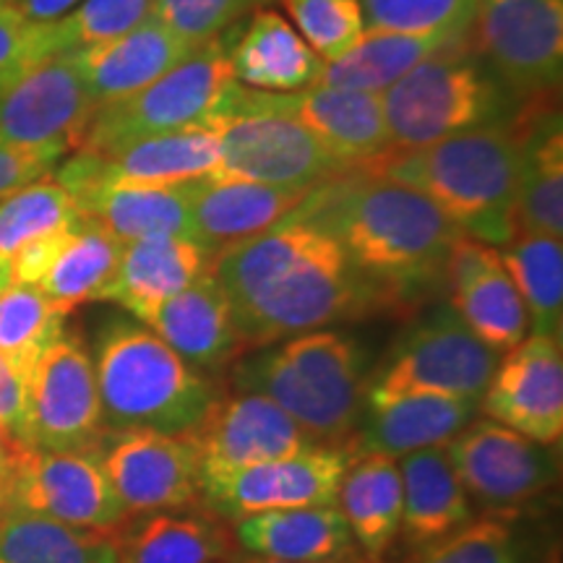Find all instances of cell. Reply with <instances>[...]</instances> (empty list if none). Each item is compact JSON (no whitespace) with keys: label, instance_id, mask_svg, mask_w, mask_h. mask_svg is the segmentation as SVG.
Returning a JSON list of instances; mask_svg holds the SVG:
<instances>
[{"label":"cell","instance_id":"obj_16","mask_svg":"<svg viewBox=\"0 0 563 563\" xmlns=\"http://www.w3.org/2000/svg\"><path fill=\"white\" fill-rule=\"evenodd\" d=\"M100 460L129 517L183 511L201 504V464L186 433L146 428L104 431Z\"/></svg>","mask_w":563,"mask_h":563},{"label":"cell","instance_id":"obj_13","mask_svg":"<svg viewBox=\"0 0 563 563\" xmlns=\"http://www.w3.org/2000/svg\"><path fill=\"white\" fill-rule=\"evenodd\" d=\"M217 112H277V115L292 118L352 170L389 152L382 95H373V91L313 84V87L277 95V91L249 89L235 81Z\"/></svg>","mask_w":563,"mask_h":563},{"label":"cell","instance_id":"obj_50","mask_svg":"<svg viewBox=\"0 0 563 563\" xmlns=\"http://www.w3.org/2000/svg\"><path fill=\"white\" fill-rule=\"evenodd\" d=\"M352 559H340V561H316V563H350ZM224 563H302V561H279V559H264V555H232L230 561Z\"/></svg>","mask_w":563,"mask_h":563},{"label":"cell","instance_id":"obj_43","mask_svg":"<svg viewBox=\"0 0 563 563\" xmlns=\"http://www.w3.org/2000/svg\"><path fill=\"white\" fill-rule=\"evenodd\" d=\"M154 0H81L68 16L51 24L55 53L81 51L121 37L152 16Z\"/></svg>","mask_w":563,"mask_h":563},{"label":"cell","instance_id":"obj_54","mask_svg":"<svg viewBox=\"0 0 563 563\" xmlns=\"http://www.w3.org/2000/svg\"><path fill=\"white\" fill-rule=\"evenodd\" d=\"M350 563H365V561H355V559H352V561H350Z\"/></svg>","mask_w":563,"mask_h":563},{"label":"cell","instance_id":"obj_39","mask_svg":"<svg viewBox=\"0 0 563 563\" xmlns=\"http://www.w3.org/2000/svg\"><path fill=\"white\" fill-rule=\"evenodd\" d=\"M538 538L517 517L485 514L412 553L410 563H538Z\"/></svg>","mask_w":563,"mask_h":563},{"label":"cell","instance_id":"obj_4","mask_svg":"<svg viewBox=\"0 0 563 563\" xmlns=\"http://www.w3.org/2000/svg\"><path fill=\"white\" fill-rule=\"evenodd\" d=\"M230 386L287 412L316 443L340 446L361 426L368 397L365 352L355 336L316 329L232 361Z\"/></svg>","mask_w":563,"mask_h":563},{"label":"cell","instance_id":"obj_40","mask_svg":"<svg viewBox=\"0 0 563 563\" xmlns=\"http://www.w3.org/2000/svg\"><path fill=\"white\" fill-rule=\"evenodd\" d=\"M63 316L40 287L9 282L0 287V355L30 376L32 365L58 336Z\"/></svg>","mask_w":563,"mask_h":563},{"label":"cell","instance_id":"obj_7","mask_svg":"<svg viewBox=\"0 0 563 563\" xmlns=\"http://www.w3.org/2000/svg\"><path fill=\"white\" fill-rule=\"evenodd\" d=\"M235 84L230 45L222 37L199 45L180 66L125 100L102 104L91 115L79 152H110L129 141L186 129H203Z\"/></svg>","mask_w":563,"mask_h":563},{"label":"cell","instance_id":"obj_35","mask_svg":"<svg viewBox=\"0 0 563 563\" xmlns=\"http://www.w3.org/2000/svg\"><path fill=\"white\" fill-rule=\"evenodd\" d=\"M467 37L452 34H399V32H365L355 51L340 60L323 63L319 84L336 89H355L382 95L407 70L431 58L433 53Z\"/></svg>","mask_w":563,"mask_h":563},{"label":"cell","instance_id":"obj_5","mask_svg":"<svg viewBox=\"0 0 563 563\" xmlns=\"http://www.w3.org/2000/svg\"><path fill=\"white\" fill-rule=\"evenodd\" d=\"M91 363L108 431L188 433L220 397L214 378L188 365L133 316L102 323Z\"/></svg>","mask_w":563,"mask_h":563},{"label":"cell","instance_id":"obj_46","mask_svg":"<svg viewBox=\"0 0 563 563\" xmlns=\"http://www.w3.org/2000/svg\"><path fill=\"white\" fill-rule=\"evenodd\" d=\"M63 159L58 150H40V146H13L0 141V196L26 183L51 175Z\"/></svg>","mask_w":563,"mask_h":563},{"label":"cell","instance_id":"obj_33","mask_svg":"<svg viewBox=\"0 0 563 563\" xmlns=\"http://www.w3.org/2000/svg\"><path fill=\"white\" fill-rule=\"evenodd\" d=\"M336 501L352 543L368 559H382L399 538L402 525V477L397 460L384 454L352 456Z\"/></svg>","mask_w":563,"mask_h":563},{"label":"cell","instance_id":"obj_53","mask_svg":"<svg viewBox=\"0 0 563 563\" xmlns=\"http://www.w3.org/2000/svg\"><path fill=\"white\" fill-rule=\"evenodd\" d=\"M548 563H559V559H551V561H548Z\"/></svg>","mask_w":563,"mask_h":563},{"label":"cell","instance_id":"obj_21","mask_svg":"<svg viewBox=\"0 0 563 563\" xmlns=\"http://www.w3.org/2000/svg\"><path fill=\"white\" fill-rule=\"evenodd\" d=\"M443 285L452 292L454 313L493 352L501 355L527 340L530 319L498 249L460 235L446 256Z\"/></svg>","mask_w":563,"mask_h":563},{"label":"cell","instance_id":"obj_34","mask_svg":"<svg viewBox=\"0 0 563 563\" xmlns=\"http://www.w3.org/2000/svg\"><path fill=\"white\" fill-rule=\"evenodd\" d=\"M125 245L79 211V220L63 241L51 269L40 279V290L63 316L84 302L104 300Z\"/></svg>","mask_w":563,"mask_h":563},{"label":"cell","instance_id":"obj_27","mask_svg":"<svg viewBox=\"0 0 563 563\" xmlns=\"http://www.w3.org/2000/svg\"><path fill=\"white\" fill-rule=\"evenodd\" d=\"M214 269V256L194 238H146L123 249L104 300L144 323L173 295Z\"/></svg>","mask_w":563,"mask_h":563},{"label":"cell","instance_id":"obj_14","mask_svg":"<svg viewBox=\"0 0 563 563\" xmlns=\"http://www.w3.org/2000/svg\"><path fill=\"white\" fill-rule=\"evenodd\" d=\"M352 462L347 443L319 446L232 473L201 477V506L220 519L251 517L262 511L336 506L340 485Z\"/></svg>","mask_w":563,"mask_h":563},{"label":"cell","instance_id":"obj_3","mask_svg":"<svg viewBox=\"0 0 563 563\" xmlns=\"http://www.w3.org/2000/svg\"><path fill=\"white\" fill-rule=\"evenodd\" d=\"M426 194L464 235L501 249L517 235L519 139L511 118L357 167Z\"/></svg>","mask_w":563,"mask_h":563},{"label":"cell","instance_id":"obj_48","mask_svg":"<svg viewBox=\"0 0 563 563\" xmlns=\"http://www.w3.org/2000/svg\"><path fill=\"white\" fill-rule=\"evenodd\" d=\"M26 443H21L16 435L5 428H0V514L9 511L11 490L13 483H16L21 460L26 454Z\"/></svg>","mask_w":563,"mask_h":563},{"label":"cell","instance_id":"obj_24","mask_svg":"<svg viewBox=\"0 0 563 563\" xmlns=\"http://www.w3.org/2000/svg\"><path fill=\"white\" fill-rule=\"evenodd\" d=\"M194 51L196 47L175 37L165 24L150 16L121 37L70 51V55L89 97L97 108H102L150 87L167 70L180 66Z\"/></svg>","mask_w":563,"mask_h":563},{"label":"cell","instance_id":"obj_11","mask_svg":"<svg viewBox=\"0 0 563 563\" xmlns=\"http://www.w3.org/2000/svg\"><path fill=\"white\" fill-rule=\"evenodd\" d=\"M203 129L220 139V167L211 173L220 178L316 188L352 173L313 133L277 112H217Z\"/></svg>","mask_w":563,"mask_h":563},{"label":"cell","instance_id":"obj_45","mask_svg":"<svg viewBox=\"0 0 563 563\" xmlns=\"http://www.w3.org/2000/svg\"><path fill=\"white\" fill-rule=\"evenodd\" d=\"M51 24H32L0 3V84H9L34 63L53 55Z\"/></svg>","mask_w":563,"mask_h":563},{"label":"cell","instance_id":"obj_37","mask_svg":"<svg viewBox=\"0 0 563 563\" xmlns=\"http://www.w3.org/2000/svg\"><path fill=\"white\" fill-rule=\"evenodd\" d=\"M501 262L525 302L532 334L561 340L563 327V243L561 238L519 232L501 245Z\"/></svg>","mask_w":563,"mask_h":563},{"label":"cell","instance_id":"obj_29","mask_svg":"<svg viewBox=\"0 0 563 563\" xmlns=\"http://www.w3.org/2000/svg\"><path fill=\"white\" fill-rule=\"evenodd\" d=\"M397 464L402 477L399 534L405 545L420 551L473 522V501L449 460L446 443L399 456Z\"/></svg>","mask_w":563,"mask_h":563},{"label":"cell","instance_id":"obj_32","mask_svg":"<svg viewBox=\"0 0 563 563\" xmlns=\"http://www.w3.org/2000/svg\"><path fill=\"white\" fill-rule=\"evenodd\" d=\"M230 68L243 87L282 95L319 84L323 60L282 13L256 9L241 40L230 45Z\"/></svg>","mask_w":563,"mask_h":563},{"label":"cell","instance_id":"obj_55","mask_svg":"<svg viewBox=\"0 0 563 563\" xmlns=\"http://www.w3.org/2000/svg\"><path fill=\"white\" fill-rule=\"evenodd\" d=\"M0 3H9V0H0Z\"/></svg>","mask_w":563,"mask_h":563},{"label":"cell","instance_id":"obj_9","mask_svg":"<svg viewBox=\"0 0 563 563\" xmlns=\"http://www.w3.org/2000/svg\"><path fill=\"white\" fill-rule=\"evenodd\" d=\"M470 501L498 517H519L553 490L561 475L559 452L501 422L473 420L446 443Z\"/></svg>","mask_w":563,"mask_h":563},{"label":"cell","instance_id":"obj_8","mask_svg":"<svg viewBox=\"0 0 563 563\" xmlns=\"http://www.w3.org/2000/svg\"><path fill=\"white\" fill-rule=\"evenodd\" d=\"M498 352L464 327L452 306L426 313L394 342L382 368L368 378L365 407H378L410 394L477 399L498 368Z\"/></svg>","mask_w":563,"mask_h":563},{"label":"cell","instance_id":"obj_44","mask_svg":"<svg viewBox=\"0 0 563 563\" xmlns=\"http://www.w3.org/2000/svg\"><path fill=\"white\" fill-rule=\"evenodd\" d=\"M256 0H154L152 16L191 47L222 37Z\"/></svg>","mask_w":563,"mask_h":563},{"label":"cell","instance_id":"obj_20","mask_svg":"<svg viewBox=\"0 0 563 563\" xmlns=\"http://www.w3.org/2000/svg\"><path fill=\"white\" fill-rule=\"evenodd\" d=\"M220 139L207 129H186L144 136L110 152H76L53 170L68 194L87 183H139V186H178L220 167Z\"/></svg>","mask_w":563,"mask_h":563},{"label":"cell","instance_id":"obj_1","mask_svg":"<svg viewBox=\"0 0 563 563\" xmlns=\"http://www.w3.org/2000/svg\"><path fill=\"white\" fill-rule=\"evenodd\" d=\"M241 350H258L384 308L332 235L285 220L214 258Z\"/></svg>","mask_w":563,"mask_h":563},{"label":"cell","instance_id":"obj_38","mask_svg":"<svg viewBox=\"0 0 563 563\" xmlns=\"http://www.w3.org/2000/svg\"><path fill=\"white\" fill-rule=\"evenodd\" d=\"M76 220V199L53 173L0 196V272L5 274V266L21 249L53 232L68 230Z\"/></svg>","mask_w":563,"mask_h":563},{"label":"cell","instance_id":"obj_36","mask_svg":"<svg viewBox=\"0 0 563 563\" xmlns=\"http://www.w3.org/2000/svg\"><path fill=\"white\" fill-rule=\"evenodd\" d=\"M115 530H84L37 514L3 511L0 563H115Z\"/></svg>","mask_w":563,"mask_h":563},{"label":"cell","instance_id":"obj_6","mask_svg":"<svg viewBox=\"0 0 563 563\" xmlns=\"http://www.w3.org/2000/svg\"><path fill=\"white\" fill-rule=\"evenodd\" d=\"M389 152H410L514 118V91L475 51L454 42L382 91Z\"/></svg>","mask_w":563,"mask_h":563},{"label":"cell","instance_id":"obj_23","mask_svg":"<svg viewBox=\"0 0 563 563\" xmlns=\"http://www.w3.org/2000/svg\"><path fill=\"white\" fill-rule=\"evenodd\" d=\"M551 97L553 91L530 97V104L511 118L519 139L517 235L563 238V125Z\"/></svg>","mask_w":563,"mask_h":563},{"label":"cell","instance_id":"obj_18","mask_svg":"<svg viewBox=\"0 0 563 563\" xmlns=\"http://www.w3.org/2000/svg\"><path fill=\"white\" fill-rule=\"evenodd\" d=\"M186 435L199 454L201 477L287 460L319 446L269 399L238 391L220 394Z\"/></svg>","mask_w":563,"mask_h":563},{"label":"cell","instance_id":"obj_52","mask_svg":"<svg viewBox=\"0 0 563 563\" xmlns=\"http://www.w3.org/2000/svg\"><path fill=\"white\" fill-rule=\"evenodd\" d=\"M3 285H9V279H5V274L0 272V287H3Z\"/></svg>","mask_w":563,"mask_h":563},{"label":"cell","instance_id":"obj_15","mask_svg":"<svg viewBox=\"0 0 563 563\" xmlns=\"http://www.w3.org/2000/svg\"><path fill=\"white\" fill-rule=\"evenodd\" d=\"M97 104L70 53H53L0 84V141L79 152Z\"/></svg>","mask_w":563,"mask_h":563},{"label":"cell","instance_id":"obj_2","mask_svg":"<svg viewBox=\"0 0 563 563\" xmlns=\"http://www.w3.org/2000/svg\"><path fill=\"white\" fill-rule=\"evenodd\" d=\"M287 220L332 235L384 308H407L439 282L454 241L464 232L426 194L363 170L321 183Z\"/></svg>","mask_w":563,"mask_h":563},{"label":"cell","instance_id":"obj_30","mask_svg":"<svg viewBox=\"0 0 563 563\" xmlns=\"http://www.w3.org/2000/svg\"><path fill=\"white\" fill-rule=\"evenodd\" d=\"M115 563H224L238 553L235 534L217 514L183 509L139 514L115 530Z\"/></svg>","mask_w":563,"mask_h":563},{"label":"cell","instance_id":"obj_19","mask_svg":"<svg viewBox=\"0 0 563 563\" xmlns=\"http://www.w3.org/2000/svg\"><path fill=\"white\" fill-rule=\"evenodd\" d=\"M481 415L545 446H559L563 435L561 340L532 334L506 352L483 394Z\"/></svg>","mask_w":563,"mask_h":563},{"label":"cell","instance_id":"obj_17","mask_svg":"<svg viewBox=\"0 0 563 563\" xmlns=\"http://www.w3.org/2000/svg\"><path fill=\"white\" fill-rule=\"evenodd\" d=\"M9 511H26L84 530H115L125 514L100 460V446L42 452L26 449Z\"/></svg>","mask_w":563,"mask_h":563},{"label":"cell","instance_id":"obj_42","mask_svg":"<svg viewBox=\"0 0 563 563\" xmlns=\"http://www.w3.org/2000/svg\"><path fill=\"white\" fill-rule=\"evenodd\" d=\"M282 5L323 63L355 51L365 34L361 0H282Z\"/></svg>","mask_w":563,"mask_h":563},{"label":"cell","instance_id":"obj_47","mask_svg":"<svg viewBox=\"0 0 563 563\" xmlns=\"http://www.w3.org/2000/svg\"><path fill=\"white\" fill-rule=\"evenodd\" d=\"M24 407H26V376L24 373H19L3 355H0V428L11 431L16 439L21 435V422H24Z\"/></svg>","mask_w":563,"mask_h":563},{"label":"cell","instance_id":"obj_10","mask_svg":"<svg viewBox=\"0 0 563 563\" xmlns=\"http://www.w3.org/2000/svg\"><path fill=\"white\" fill-rule=\"evenodd\" d=\"M104 431L91 352L79 334L63 332L26 376L19 439L42 452H70L97 446Z\"/></svg>","mask_w":563,"mask_h":563},{"label":"cell","instance_id":"obj_28","mask_svg":"<svg viewBox=\"0 0 563 563\" xmlns=\"http://www.w3.org/2000/svg\"><path fill=\"white\" fill-rule=\"evenodd\" d=\"M188 183L178 186L87 183L70 196L84 217L102 224L110 235L129 245L146 238H191Z\"/></svg>","mask_w":563,"mask_h":563},{"label":"cell","instance_id":"obj_25","mask_svg":"<svg viewBox=\"0 0 563 563\" xmlns=\"http://www.w3.org/2000/svg\"><path fill=\"white\" fill-rule=\"evenodd\" d=\"M481 418L477 399L439 397V394H410L378 407H365L361 426L347 441L352 456L384 454L399 456L420 449L443 446Z\"/></svg>","mask_w":563,"mask_h":563},{"label":"cell","instance_id":"obj_22","mask_svg":"<svg viewBox=\"0 0 563 563\" xmlns=\"http://www.w3.org/2000/svg\"><path fill=\"white\" fill-rule=\"evenodd\" d=\"M311 191L313 188L203 175L188 183L191 238L217 258L220 253L277 228Z\"/></svg>","mask_w":563,"mask_h":563},{"label":"cell","instance_id":"obj_26","mask_svg":"<svg viewBox=\"0 0 563 563\" xmlns=\"http://www.w3.org/2000/svg\"><path fill=\"white\" fill-rule=\"evenodd\" d=\"M144 323L183 361L207 376L243 355L228 295L214 272L203 274L186 290L167 298Z\"/></svg>","mask_w":563,"mask_h":563},{"label":"cell","instance_id":"obj_31","mask_svg":"<svg viewBox=\"0 0 563 563\" xmlns=\"http://www.w3.org/2000/svg\"><path fill=\"white\" fill-rule=\"evenodd\" d=\"M235 543L249 555L279 561L355 559L350 527L336 506L251 514L235 522Z\"/></svg>","mask_w":563,"mask_h":563},{"label":"cell","instance_id":"obj_41","mask_svg":"<svg viewBox=\"0 0 563 563\" xmlns=\"http://www.w3.org/2000/svg\"><path fill=\"white\" fill-rule=\"evenodd\" d=\"M365 32L473 37L475 0H361Z\"/></svg>","mask_w":563,"mask_h":563},{"label":"cell","instance_id":"obj_51","mask_svg":"<svg viewBox=\"0 0 563 563\" xmlns=\"http://www.w3.org/2000/svg\"><path fill=\"white\" fill-rule=\"evenodd\" d=\"M266 3H272V0H256V9H264Z\"/></svg>","mask_w":563,"mask_h":563},{"label":"cell","instance_id":"obj_12","mask_svg":"<svg viewBox=\"0 0 563 563\" xmlns=\"http://www.w3.org/2000/svg\"><path fill=\"white\" fill-rule=\"evenodd\" d=\"M475 51L514 97L559 89L563 0H475Z\"/></svg>","mask_w":563,"mask_h":563},{"label":"cell","instance_id":"obj_49","mask_svg":"<svg viewBox=\"0 0 563 563\" xmlns=\"http://www.w3.org/2000/svg\"><path fill=\"white\" fill-rule=\"evenodd\" d=\"M81 0H9V9L32 24H55L79 5Z\"/></svg>","mask_w":563,"mask_h":563}]
</instances>
